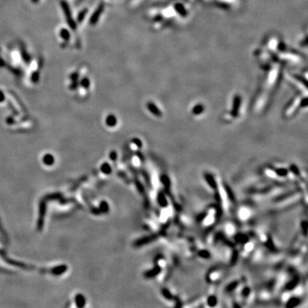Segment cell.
<instances>
[{"mask_svg":"<svg viewBox=\"0 0 308 308\" xmlns=\"http://www.w3.org/2000/svg\"><path fill=\"white\" fill-rule=\"evenodd\" d=\"M279 69L280 68L278 66H275V67L272 69V70L268 74L266 85H265V92L262 93V94L260 95V97L258 98V100L257 101L256 105H255V108L257 111L261 109L262 107H263L264 105L266 104L267 95H268L269 92H270V91L273 89L275 83L277 82V81H278V78L279 76V71H280Z\"/></svg>","mask_w":308,"mask_h":308,"instance_id":"obj_1","label":"cell"},{"mask_svg":"<svg viewBox=\"0 0 308 308\" xmlns=\"http://www.w3.org/2000/svg\"><path fill=\"white\" fill-rule=\"evenodd\" d=\"M61 6L64 11V15H65L66 17V20L67 21V24L69 26V27H70L72 30H76V27H77V25H76V21L74 20V19L72 17V14H71V9L69 8L68 4L66 3V2L62 1L61 2Z\"/></svg>","mask_w":308,"mask_h":308,"instance_id":"obj_2","label":"cell"},{"mask_svg":"<svg viewBox=\"0 0 308 308\" xmlns=\"http://www.w3.org/2000/svg\"><path fill=\"white\" fill-rule=\"evenodd\" d=\"M104 10V3H101L99 7L95 10L94 14H92V16H91L89 23L91 25H95L98 22V21L99 20L100 16L103 13V11Z\"/></svg>","mask_w":308,"mask_h":308,"instance_id":"obj_3","label":"cell"},{"mask_svg":"<svg viewBox=\"0 0 308 308\" xmlns=\"http://www.w3.org/2000/svg\"><path fill=\"white\" fill-rule=\"evenodd\" d=\"M147 108L151 112V113L154 114V116H156L157 117H160V116H161L162 115V113H161V111H160V110L158 109V108L154 104H153L152 102H149L147 104Z\"/></svg>","mask_w":308,"mask_h":308,"instance_id":"obj_4","label":"cell"},{"mask_svg":"<svg viewBox=\"0 0 308 308\" xmlns=\"http://www.w3.org/2000/svg\"><path fill=\"white\" fill-rule=\"evenodd\" d=\"M117 123V118L114 114H109L106 118V124L109 127H114Z\"/></svg>","mask_w":308,"mask_h":308,"instance_id":"obj_5","label":"cell"},{"mask_svg":"<svg viewBox=\"0 0 308 308\" xmlns=\"http://www.w3.org/2000/svg\"><path fill=\"white\" fill-rule=\"evenodd\" d=\"M300 104V98H297V99H295V101L292 102V104L291 106L289 107V109H288V111H287V115L288 116H290V115H292V114L295 111V109L297 108L298 106H299Z\"/></svg>","mask_w":308,"mask_h":308,"instance_id":"obj_6","label":"cell"},{"mask_svg":"<svg viewBox=\"0 0 308 308\" xmlns=\"http://www.w3.org/2000/svg\"><path fill=\"white\" fill-rule=\"evenodd\" d=\"M59 34H60V37L64 40V41H69L71 37L70 32H69V31L65 28L61 29Z\"/></svg>","mask_w":308,"mask_h":308,"instance_id":"obj_7","label":"cell"},{"mask_svg":"<svg viewBox=\"0 0 308 308\" xmlns=\"http://www.w3.org/2000/svg\"><path fill=\"white\" fill-rule=\"evenodd\" d=\"M80 83L82 85V87L84 88V89H88L90 86V81L87 77H84L81 81Z\"/></svg>","mask_w":308,"mask_h":308,"instance_id":"obj_8","label":"cell"},{"mask_svg":"<svg viewBox=\"0 0 308 308\" xmlns=\"http://www.w3.org/2000/svg\"><path fill=\"white\" fill-rule=\"evenodd\" d=\"M87 9H83V10H82V11H80V13L78 14V17H77V20H78V22H82V21L83 20V19H84L85 16L87 15Z\"/></svg>","mask_w":308,"mask_h":308,"instance_id":"obj_9","label":"cell"},{"mask_svg":"<svg viewBox=\"0 0 308 308\" xmlns=\"http://www.w3.org/2000/svg\"><path fill=\"white\" fill-rule=\"evenodd\" d=\"M240 216H241V218H243V219L247 218L249 216V212H248V211L246 209L243 210V211H240Z\"/></svg>","mask_w":308,"mask_h":308,"instance_id":"obj_10","label":"cell"},{"mask_svg":"<svg viewBox=\"0 0 308 308\" xmlns=\"http://www.w3.org/2000/svg\"><path fill=\"white\" fill-rule=\"evenodd\" d=\"M39 74H38L37 73L33 74L32 77V82H37L38 81H39Z\"/></svg>","mask_w":308,"mask_h":308,"instance_id":"obj_11","label":"cell"},{"mask_svg":"<svg viewBox=\"0 0 308 308\" xmlns=\"http://www.w3.org/2000/svg\"><path fill=\"white\" fill-rule=\"evenodd\" d=\"M4 100V95L3 93H2L1 91H0V102L3 101Z\"/></svg>","mask_w":308,"mask_h":308,"instance_id":"obj_12","label":"cell"},{"mask_svg":"<svg viewBox=\"0 0 308 308\" xmlns=\"http://www.w3.org/2000/svg\"><path fill=\"white\" fill-rule=\"evenodd\" d=\"M248 245V246H246V249H247L248 250H250L251 249V248H252V245L249 244V245Z\"/></svg>","mask_w":308,"mask_h":308,"instance_id":"obj_13","label":"cell"},{"mask_svg":"<svg viewBox=\"0 0 308 308\" xmlns=\"http://www.w3.org/2000/svg\"><path fill=\"white\" fill-rule=\"evenodd\" d=\"M32 1L33 2H34V3H37V2H39V0H32Z\"/></svg>","mask_w":308,"mask_h":308,"instance_id":"obj_14","label":"cell"}]
</instances>
